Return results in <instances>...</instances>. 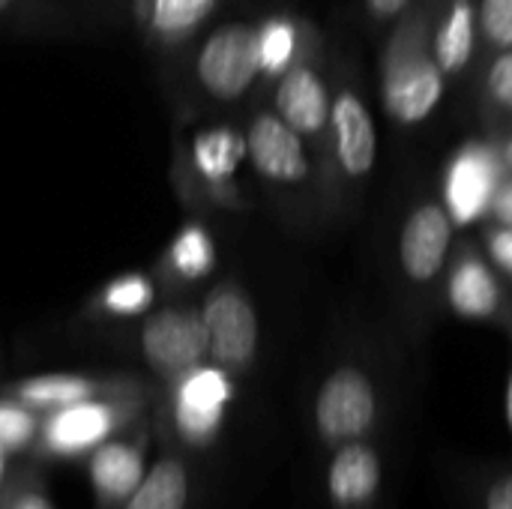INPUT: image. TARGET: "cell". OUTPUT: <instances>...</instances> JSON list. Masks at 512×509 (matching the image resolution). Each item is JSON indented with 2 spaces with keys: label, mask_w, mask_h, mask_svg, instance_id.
Masks as SVG:
<instances>
[{
  "label": "cell",
  "mask_w": 512,
  "mask_h": 509,
  "mask_svg": "<svg viewBox=\"0 0 512 509\" xmlns=\"http://www.w3.org/2000/svg\"><path fill=\"white\" fill-rule=\"evenodd\" d=\"M171 114L237 111L264 84L258 21L219 18L159 66Z\"/></svg>",
  "instance_id": "6da1fadb"
},
{
  "label": "cell",
  "mask_w": 512,
  "mask_h": 509,
  "mask_svg": "<svg viewBox=\"0 0 512 509\" xmlns=\"http://www.w3.org/2000/svg\"><path fill=\"white\" fill-rule=\"evenodd\" d=\"M246 126L237 111L174 114L171 186L186 213L246 210Z\"/></svg>",
  "instance_id": "7a4b0ae2"
},
{
  "label": "cell",
  "mask_w": 512,
  "mask_h": 509,
  "mask_svg": "<svg viewBox=\"0 0 512 509\" xmlns=\"http://www.w3.org/2000/svg\"><path fill=\"white\" fill-rule=\"evenodd\" d=\"M387 402L378 378L360 363H342L324 375L312 402L318 441L333 450L348 441L375 438L384 426Z\"/></svg>",
  "instance_id": "3957f363"
},
{
  "label": "cell",
  "mask_w": 512,
  "mask_h": 509,
  "mask_svg": "<svg viewBox=\"0 0 512 509\" xmlns=\"http://www.w3.org/2000/svg\"><path fill=\"white\" fill-rule=\"evenodd\" d=\"M210 339V360L231 375L246 372L261 345V321L249 288L240 276H219L198 300Z\"/></svg>",
  "instance_id": "277c9868"
},
{
  "label": "cell",
  "mask_w": 512,
  "mask_h": 509,
  "mask_svg": "<svg viewBox=\"0 0 512 509\" xmlns=\"http://www.w3.org/2000/svg\"><path fill=\"white\" fill-rule=\"evenodd\" d=\"M138 348L144 363L159 378H180L210 357V339L201 318V306L189 297H171L141 318Z\"/></svg>",
  "instance_id": "5b68a950"
},
{
  "label": "cell",
  "mask_w": 512,
  "mask_h": 509,
  "mask_svg": "<svg viewBox=\"0 0 512 509\" xmlns=\"http://www.w3.org/2000/svg\"><path fill=\"white\" fill-rule=\"evenodd\" d=\"M249 171L273 192H297L315 180L312 144L294 132L270 105H258L243 120Z\"/></svg>",
  "instance_id": "8992f818"
},
{
  "label": "cell",
  "mask_w": 512,
  "mask_h": 509,
  "mask_svg": "<svg viewBox=\"0 0 512 509\" xmlns=\"http://www.w3.org/2000/svg\"><path fill=\"white\" fill-rule=\"evenodd\" d=\"M225 6L228 0H126L123 27H129L156 66H162L216 24Z\"/></svg>",
  "instance_id": "52a82bcc"
},
{
  "label": "cell",
  "mask_w": 512,
  "mask_h": 509,
  "mask_svg": "<svg viewBox=\"0 0 512 509\" xmlns=\"http://www.w3.org/2000/svg\"><path fill=\"white\" fill-rule=\"evenodd\" d=\"M219 267L222 252L207 216L186 213L150 270L156 273L165 297H189L195 288L216 279Z\"/></svg>",
  "instance_id": "ba28073f"
},
{
  "label": "cell",
  "mask_w": 512,
  "mask_h": 509,
  "mask_svg": "<svg viewBox=\"0 0 512 509\" xmlns=\"http://www.w3.org/2000/svg\"><path fill=\"white\" fill-rule=\"evenodd\" d=\"M501 156L483 141H465L444 168V210L456 228H468L489 216L501 186Z\"/></svg>",
  "instance_id": "9c48e42d"
},
{
  "label": "cell",
  "mask_w": 512,
  "mask_h": 509,
  "mask_svg": "<svg viewBox=\"0 0 512 509\" xmlns=\"http://www.w3.org/2000/svg\"><path fill=\"white\" fill-rule=\"evenodd\" d=\"M387 450L375 438L348 441L330 450L324 489L333 509H378L387 492Z\"/></svg>",
  "instance_id": "30bf717a"
},
{
  "label": "cell",
  "mask_w": 512,
  "mask_h": 509,
  "mask_svg": "<svg viewBox=\"0 0 512 509\" xmlns=\"http://www.w3.org/2000/svg\"><path fill=\"white\" fill-rule=\"evenodd\" d=\"M381 99L387 114L402 126H417L435 114L444 99V72L435 57L420 48L393 51L381 78Z\"/></svg>",
  "instance_id": "8fae6325"
},
{
  "label": "cell",
  "mask_w": 512,
  "mask_h": 509,
  "mask_svg": "<svg viewBox=\"0 0 512 509\" xmlns=\"http://www.w3.org/2000/svg\"><path fill=\"white\" fill-rule=\"evenodd\" d=\"M294 132H300L312 147L327 138L330 123V105L333 93L327 78L312 60L294 63L285 75H279L270 84V102H267Z\"/></svg>",
  "instance_id": "7c38bea8"
},
{
  "label": "cell",
  "mask_w": 512,
  "mask_h": 509,
  "mask_svg": "<svg viewBox=\"0 0 512 509\" xmlns=\"http://www.w3.org/2000/svg\"><path fill=\"white\" fill-rule=\"evenodd\" d=\"M324 141L342 177L363 180L372 174L378 162V129L372 111L354 87H342L339 93H333Z\"/></svg>",
  "instance_id": "4fadbf2b"
},
{
  "label": "cell",
  "mask_w": 512,
  "mask_h": 509,
  "mask_svg": "<svg viewBox=\"0 0 512 509\" xmlns=\"http://www.w3.org/2000/svg\"><path fill=\"white\" fill-rule=\"evenodd\" d=\"M174 417L186 441H210L231 402V372L222 366H195L192 372L174 378Z\"/></svg>",
  "instance_id": "5bb4252c"
},
{
  "label": "cell",
  "mask_w": 512,
  "mask_h": 509,
  "mask_svg": "<svg viewBox=\"0 0 512 509\" xmlns=\"http://www.w3.org/2000/svg\"><path fill=\"white\" fill-rule=\"evenodd\" d=\"M102 27L72 0H0V36L90 39Z\"/></svg>",
  "instance_id": "9a60e30c"
},
{
  "label": "cell",
  "mask_w": 512,
  "mask_h": 509,
  "mask_svg": "<svg viewBox=\"0 0 512 509\" xmlns=\"http://www.w3.org/2000/svg\"><path fill=\"white\" fill-rule=\"evenodd\" d=\"M450 240H453V222L444 204L414 207L399 234V264L405 276L417 285L432 282L444 270Z\"/></svg>",
  "instance_id": "2e32d148"
},
{
  "label": "cell",
  "mask_w": 512,
  "mask_h": 509,
  "mask_svg": "<svg viewBox=\"0 0 512 509\" xmlns=\"http://www.w3.org/2000/svg\"><path fill=\"white\" fill-rule=\"evenodd\" d=\"M159 297L162 285L153 270H126L90 294L87 312L105 321H138L156 309Z\"/></svg>",
  "instance_id": "e0dca14e"
},
{
  "label": "cell",
  "mask_w": 512,
  "mask_h": 509,
  "mask_svg": "<svg viewBox=\"0 0 512 509\" xmlns=\"http://www.w3.org/2000/svg\"><path fill=\"white\" fill-rule=\"evenodd\" d=\"M447 306L462 321H495L501 315V285L483 258L465 255L447 279Z\"/></svg>",
  "instance_id": "ac0fdd59"
},
{
  "label": "cell",
  "mask_w": 512,
  "mask_h": 509,
  "mask_svg": "<svg viewBox=\"0 0 512 509\" xmlns=\"http://www.w3.org/2000/svg\"><path fill=\"white\" fill-rule=\"evenodd\" d=\"M306 24L288 12H270L258 18V54L264 84L270 87L279 75H285L294 63L309 60L306 54Z\"/></svg>",
  "instance_id": "d6986e66"
},
{
  "label": "cell",
  "mask_w": 512,
  "mask_h": 509,
  "mask_svg": "<svg viewBox=\"0 0 512 509\" xmlns=\"http://www.w3.org/2000/svg\"><path fill=\"white\" fill-rule=\"evenodd\" d=\"M474 39H477V6L471 0H453L432 42V57L444 75H456L468 66L474 54Z\"/></svg>",
  "instance_id": "ffe728a7"
},
{
  "label": "cell",
  "mask_w": 512,
  "mask_h": 509,
  "mask_svg": "<svg viewBox=\"0 0 512 509\" xmlns=\"http://www.w3.org/2000/svg\"><path fill=\"white\" fill-rule=\"evenodd\" d=\"M111 423H114V414L102 402L87 399L78 405H66V408H57V414L48 423V444L54 450H84L96 444L99 438H105Z\"/></svg>",
  "instance_id": "44dd1931"
},
{
  "label": "cell",
  "mask_w": 512,
  "mask_h": 509,
  "mask_svg": "<svg viewBox=\"0 0 512 509\" xmlns=\"http://www.w3.org/2000/svg\"><path fill=\"white\" fill-rule=\"evenodd\" d=\"M186 495H189V483L183 465L165 459L144 477V483H138L129 509H183Z\"/></svg>",
  "instance_id": "7402d4cb"
},
{
  "label": "cell",
  "mask_w": 512,
  "mask_h": 509,
  "mask_svg": "<svg viewBox=\"0 0 512 509\" xmlns=\"http://www.w3.org/2000/svg\"><path fill=\"white\" fill-rule=\"evenodd\" d=\"M93 483L105 498H123L141 483V456L132 447L111 444L93 459Z\"/></svg>",
  "instance_id": "603a6c76"
},
{
  "label": "cell",
  "mask_w": 512,
  "mask_h": 509,
  "mask_svg": "<svg viewBox=\"0 0 512 509\" xmlns=\"http://www.w3.org/2000/svg\"><path fill=\"white\" fill-rule=\"evenodd\" d=\"M96 384L78 375H45V378H33L24 381L18 387V396L27 405H39V408H66V405H78L93 399Z\"/></svg>",
  "instance_id": "cb8c5ba5"
},
{
  "label": "cell",
  "mask_w": 512,
  "mask_h": 509,
  "mask_svg": "<svg viewBox=\"0 0 512 509\" xmlns=\"http://www.w3.org/2000/svg\"><path fill=\"white\" fill-rule=\"evenodd\" d=\"M477 30L486 36L489 45L501 51L512 48V0H480Z\"/></svg>",
  "instance_id": "d4e9b609"
},
{
  "label": "cell",
  "mask_w": 512,
  "mask_h": 509,
  "mask_svg": "<svg viewBox=\"0 0 512 509\" xmlns=\"http://www.w3.org/2000/svg\"><path fill=\"white\" fill-rule=\"evenodd\" d=\"M477 509H512V465H495L483 474Z\"/></svg>",
  "instance_id": "484cf974"
},
{
  "label": "cell",
  "mask_w": 512,
  "mask_h": 509,
  "mask_svg": "<svg viewBox=\"0 0 512 509\" xmlns=\"http://www.w3.org/2000/svg\"><path fill=\"white\" fill-rule=\"evenodd\" d=\"M486 90H489V96H492L501 108L512 111V48L501 51V54L495 57V63L489 66Z\"/></svg>",
  "instance_id": "4316f807"
},
{
  "label": "cell",
  "mask_w": 512,
  "mask_h": 509,
  "mask_svg": "<svg viewBox=\"0 0 512 509\" xmlns=\"http://www.w3.org/2000/svg\"><path fill=\"white\" fill-rule=\"evenodd\" d=\"M33 435V417L15 405H0V447H21Z\"/></svg>",
  "instance_id": "83f0119b"
},
{
  "label": "cell",
  "mask_w": 512,
  "mask_h": 509,
  "mask_svg": "<svg viewBox=\"0 0 512 509\" xmlns=\"http://www.w3.org/2000/svg\"><path fill=\"white\" fill-rule=\"evenodd\" d=\"M78 9H84L102 30L123 27V6L126 0H72Z\"/></svg>",
  "instance_id": "f1b7e54d"
},
{
  "label": "cell",
  "mask_w": 512,
  "mask_h": 509,
  "mask_svg": "<svg viewBox=\"0 0 512 509\" xmlns=\"http://www.w3.org/2000/svg\"><path fill=\"white\" fill-rule=\"evenodd\" d=\"M486 249H489L492 261H495L504 273H510L512 276V228H507V225L495 228V231L486 237Z\"/></svg>",
  "instance_id": "f546056e"
},
{
  "label": "cell",
  "mask_w": 512,
  "mask_h": 509,
  "mask_svg": "<svg viewBox=\"0 0 512 509\" xmlns=\"http://www.w3.org/2000/svg\"><path fill=\"white\" fill-rule=\"evenodd\" d=\"M492 216H495V222L498 225H507L512 228V180L510 183H501L498 186V192H495V198H492V210H489Z\"/></svg>",
  "instance_id": "4dcf8cb0"
},
{
  "label": "cell",
  "mask_w": 512,
  "mask_h": 509,
  "mask_svg": "<svg viewBox=\"0 0 512 509\" xmlns=\"http://www.w3.org/2000/svg\"><path fill=\"white\" fill-rule=\"evenodd\" d=\"M363 3H366V12H369L372 18L390 21V18H396L399 12H405L411 0H363Z\"/></svg>",
  "instance_id": "1f68e13d"
},
{
  "label": "cell",
  "mask_w": 512,
  "mask_h": 509,
  "mask_svg": "<svg viewBox=\"0 0 512 509\" xmlns=\"http://www.w3.org/2000/svg\"><path fill=\"white\" fill-rule=\"evenodd\" d=\"M504 417H507V429H510V438H512V369H510V378H507V396H504Z\"/></svg>",
  "instance_id": "d6a6232c"
},
{
  "label": "cell",
  "mask_w": 512,
  "mask_h": 509,
  "mask_svg": "<svg viewBox=\"0 0 512 509\" xmlns=\"http://www.w3.org/2000/svg\"><path fill=\"white\" fill-rule=\"evenodd\" d=\"M18 509H51V504L45 501V498H39V495H30V498H24Z\"/></svg>",
  "instance_id": "836d02e7"
},
{
  "label": "cell",
  "mask_w": 512,
  "mask_h": 509,
  "mask_svg": "<svg viewBox=\"0 0 512 509\" xmlns=\"http://www.w3.org/2000/svg\"><path fill=\"white\" fill-rule=\"evenodd\" d=\"M504 165L512 171V138L504 144Z\"/></svg>",
  "instance_id": "e575fe53"
}]
</instances>
